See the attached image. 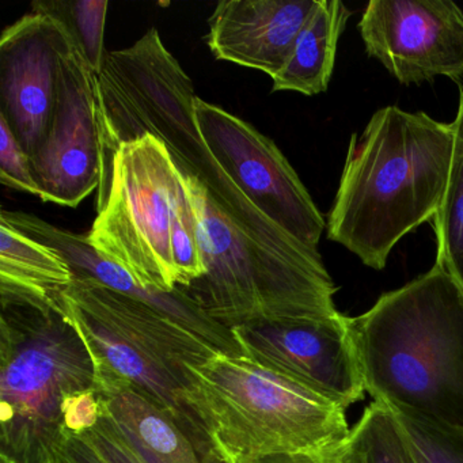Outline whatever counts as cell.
I'll use <instances>...</instances> for the list:
<instances>
[{
    "instance_id": "16",
    "label": "cell",
    "mask_w": 463,
    "mask_h": 463,
    "mask_svg": "<svg viewBox=\"0 0 463 463\" xmlns=\"http://www.w3.org/2000/svg\"><path fill=\"white\" fill-rule=\"evenodd\" d=\"M97 394L101 411L146 454L162 463H202L196 446L183 428L128 382L97 373Z\"/></svg>"
},
{
    "instance_id": "11",
    "label": "cell",
    "mask_w": 463,
    "mask_h": 463,
    "mask_svg": "<svg viewBox=\"0 0 463 463\" xmlns=\"http://www.w3.org/2000/svg\"><path fill=\"white\" fill-rule=\"evenodd\" d=\"M31 166L43 202L75 208L101 185L96 72L75 43L61 56L58 101Z\"/></svg>"
},
{
    "instance_id": "12",
    "label": "cell",
    "mask_w": 463,
    "mask_h": 463,
    "mask_svg": "<svg viewBox=\"0 0 463 463\" xmlns=\"http://www.w3.org/2000/svg\"><path fill=\"white\" fill-rule=\"evenodd\" d=\"M357 29L401 85L463 78V12L451 0H371Z\"/></svg>"
},
{
    "instance_id": "5",
    "label": "cell",
    "mask_w": 463,
    "mask_h": 463,
    "mask_svg": "<svg viewBox=\"0 0 463 463\" xmlns=\"http://www.w3.org/2000/svg\"><path fill=\"white\" fill-rule=\"evenodd\" d=\"M185 373L210 463L335 451L351 432L343 408L243 354H215Z\"/></svg>"
},
{
    "instance_id": "2",
    "label": "cell",
    "mask_w": 463,
    "mask_h": 463,
    "mask_svg": "<svg viewBox=\"0 0 463 463\" xmlns=\"http://www.w3.org/2000/svg\"><path fill=\"white\" fill-rule=\"evenodd\" d=\"M452 146L451 123L394 105L376 110L362 134H352L327 240L383 269L394 246L440 210Z\"/></svg>"
},
{
    "instance_id": "14",
    "label": "cell",
    "mask_w": 463,
    "mask_h": 463,
    "mask_svg": "<svg viewBox=\"0 0 463 463\" xmlns=\"http://www.w3.org/2000/svg\"><path fill=\"white\" fill-rule=\"evenodd\" d=\"M0 219L9 222L28 237L59 251L71 267L74 279L97 281L108 288L146 303L222 354H242L232 329L213 321L183 289L164 292L143 287L123 268L102 259L91 248L88 237L59 229L37 216L2 210Z\"/></svg>"
},
{
    "instance_id": "24",
    "label": "cell",
    "mask_w": 463,
    "mask_h": 463,
    "mask_svg": "<svg viewBox=\"0 0 463 463\" xmlns=\"http://www.w3.org/2000/svg\"><path fill=\"white\" fill-rule=\"evenodd\" d=\"M0 181L9 188L39 196L32 173L31 156L25 153L6 121L0 118Z\"/></svg>"
},
{
    "instance_id": "20",
    "label": "cell",
    "mask_w": 463,
    "mask_h": 463,
    "mask_svg": "<svg viewBox=\"0 0 463 463\" xmlns=\"http://www.w3.org/2000/svg\"><path fill=\"white\" fill-rule=\"evenodd\" d=\"M449 185L440 210L433 218L436 235V264L443 267L463 288V86L455 120Z\"/></svg>"
},
{
    "instance_id": "23",
    "label": "cell",
    "mask_w": 463,
    "mask_h": 463,
    "mask_svg": "<svg viewBox=\"0 0 463 463\" xmlns=\"http://www.w3.org/2000/svg\"><path fill=\"white\" fill-rule=\"evenodd\" d=\"M172 257L177 288H185L204 275V260L200 248L196 215L188 189L178 203L173 221Z\"/></svg>"
},
{
    "instance_id": "4",
    "label": "cell",
    "mask_w": 463,
    "mask_h": 463,
    "mask_svg": "<svg viewBox=\"0 0 463 463\" xmlns=\"http://www.w3.org/2000/svg\"><path fill=\"white\" fill-rule=\"evenodd\" d=\"M0 463H55L64 405L97 390L93 356L61 291L0 284Z\"/></svg>"
},
{
    "instance_id": "27",
    "label": "cell",
    "mask_w": 463,
    "mask_h": 463,
    "mask_svg": "<svg viewBox=\"0 0 463 463\" xmlns=\"http://www.w3.org/2000/svg\"><path fill=\"white\" fill-rule=\"evenodd\" d=\"M338 451L319 452V454H279L262 458H240L224 463H341Z\"/></svg>"
},
{
    "instance_id": "8",
    "label": "cell",
    "mask_w": 463,
    "mask_h": 463,
    "mask_svg": "<svg viewBox=\"0 0 463 463\" xmlns=\"http://www.w3.org/2000/svg\"><path fill=\"white\" fill-rule=\"evenodd\" d=\"M185 191V178L161 140L146 134L123 143L89 243L143 287L175 291L172 226Z\"/></svg>"
},
{
    "instance_id": "19",
    "label": "cell",
    "mask_w": 463,
    "mask_h": 463,
    "mask_svg": "<svg viewBox=\"0 0 463 463\" xmlns=\"http://www.w3.org/2000/svg\"><path fill=\"white\" fill-rule=\"evenodd\" d=\"M341 463H420L394 411L373 401L338 451Z\"/></svg>"
},
{
    "instance_id": "13",
    "label": "cell",
    "mask_w": 463,
    "mask_h": 463,
    "mask_svg": "<svg viewBox=\"0 0 463 463\" xmlns=\"http://www.w3.org/2000/svg\"><path fill=\"white\" fill-rule=\"evenodd\" d=\"M72 43L61 21L39 12L24 15L0 37V118L29 156L47 137L61 56Z\"/></svg>"
},
{
    "instance_id": "26",
    "label": "cell",
    "mask_w": 463,
    "mask_h": 463,
    "mask_svg": "<svg viewBox=\"0 0 463 463\" xmlns=\"http://www.w3.org/2000/svg\"><path fill=\"white\" fill-rule=\"evenodd\" d=\"M55 463H107L90 444L82 438L66 430L58 449H56Z\"/></svg>"
},
{
    "instance_id": "9",
    "label": "cell",
    "mask_w": 463,
    "mask_h": 463,
    "mask_svg": "<svg viewBox=\"0 0 463 463\" xmlns=\"http://www.w3.org/2000/svg\"><path fill=\"white\" fill-rule=\"evenodd\" d=\"M194 118L208 150L249 202L295 240L318 249L326 221L275 142L199 97Z\"/></svg>"
},
{
    "instance_id": "10",
    "label": "cell",
    "mask_w": 463,
    "mask_h": 463,
    "mask_svg": "<svg viewBox=\"0 0 463 463\" xmlns=\"http://www.w3.org/2000/svg\"><path fill=\"white\" fill-rule=\"evenodd\" d=\"M243 356L344 411L364 398L348 317L281 319L232 327Z\"/></svg>"
},
{
    "instance_id": "22",
    "label": "cell",
    "mask_w": 463,
    "mask_h": 463,
    "mask_svg": "<svg viewBox=\"0 0 463 463\" xmlns=\"http://www.w3.org/2000/svg\"><path fill=\"white\" fill-rule=\"evenodd\" d=\"M390 408L405 430L420 463H463V430L436 424L408 409Z\"/></svg>"
},
{
    "instance_id": "17",
    "label": "cell",
    "mask_w": 463,
    "mask_h": 463,
    "mask_svg": "<svg viewBox=\"0 0 463 463\" xmlns=\"http://www.w3.org/2000/svg\"><path fill=\"white\" fill-rule=\"evenodd\" d=\"M351 15L340 0H318L291 55L272 78V91H297L310 97L325 93L335 71L338 42Z\"/></svg>"
},
{
    "instance_id": "21",
    "label": "cell",
    "mask_w": 463,
    "mask_h": 463,
    "mask_svg": "<svg viewBox=\"0 0 463 463\" xmlns=\"http://www.w3.org/2000/svg\"><path fill=\"white\" fill-rule=\"evenodd\" d=\"M108 7L107 0H42L33 4V12L45 13L61 21L90 69L99 74L107 55L104 36Z\"/></svg>"
},
{
    "instance_id": "6",
    "label": "cell",
    "mask_w": 463,
    "mask_h": 463,
    "mask_svg": "<svg viewBox=\"0 0 463 463\" xmlns=\"http://www.w3.org/2000/svg\"><path fill=\"white\" fill-rule=\"evenodd\" d=\"M64 310L85 340L96 373L128 382L161 406L210 460L207 438L186 403V367L222 354L181 325L97 281L61 289Z\"/></svg>"
},
{
    "instance_id": "18",
    "label": "cell",
    "mask_w": 463,
    "mask_h": 463,
    "mask_svg": "<svg viewBox=\"0 0 463 463\" xmlns=\"http://www.w3.org/2000/svg\"><path fill=\"white\" fill-rule=\"evenodd\" d=\"M72 281L71 267L59 251L0 219V284L55 294Z\"/></svg>"
},
{
    "instance_id": "3",
    "label": "cell",
    "mask_w": 463,
    "mask_h": 463,
    "mask_svg": "<svg viewBox=\"0 0 463 463\" xmlns=\"http://www.w3.org/2000/svg\"><path fill=\"white\" fill-rule=\"evenodd\" d=\"M365 392L463 430V288L440 265L348 317Z\"/></svg>"
},
{
    "instance_id": "7",
    "label": "cell",
    "mask_w": 463,
    "mask_h": 463,
    "mask_svg": "<svg viewBox=\"0 0 463 463\" xmlns=\"http://www.w3.org/2000/svg\"><path fill=\"white\" fill-rule=\"evenodd\" d=\"M185 178L205 273L183 289L208 317L232 327L337 316L332 276L289 264L260 248L216 207L204 186Z\"/></svg>"
},
{
    "instance_id": "1",
    "label": "cell",
    "mask_w": 463,
    "mask_h": 463,
    "mask_svg": "<svg viewBox=\"0 0 463 463\" xmlns=\"http://www.w3.org/2000/svg\"><path fill=\"white\" fill-rule=\"evenodd\" d=\"M96 80L102 145L97 213L107 200L118 148L153 135L181 175L199 181L216 207L260 248L289 264L326 270L318 249L303 245L260 213L213 158L196 126L194 82L156 28L132 47L108 52Z\"/></svg>"
},
{
    "instance_id": "25",
    "label": "cell",
    "mask_w": 463,
    "mask_h": 463,
    "mask_svg": "<svg viewBox=\"0 0 463 463\" xmlns=\"http://www.w3.org/2000/svg\"><path fill=\"white\" fill-rule=\"evenodd\" d=\"M77 436L107 463H146L128 436L102 411L97 424Z\"/></svg>"
},
{
    "instance_id": "15",
    "label": "cell",
    "mask_w": 463,
    "mask_h": 463,
    "mask_svg": "<svg viewBox=\"0 0 463 463\" xmlns=\"http://www.w3.org/2000/svg\"><path fill=\"white\" fill-rule=\"evenodd\" d=\"M317 5L318 0H223L208 20L205 40L219 61L273 78Z\"/></svg>"
}]
</instances>
